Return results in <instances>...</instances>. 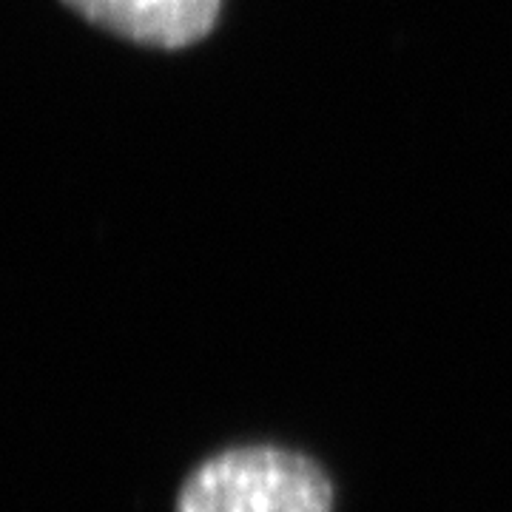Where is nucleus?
Here are the masks:
<instances>
[{
	"instance_id": "nucleus-1",
	"label": "nucleus",
	"mask_w": 512,
	"mask_h": 512,
	"mask_svg": "<svg viewBox=\"0 0 512 512\" xmlns=\"http://www.w3.org/2000/svg\"><path fill=\"white\" fill-rule=\"evenodd\" d=\"M333 481L305 453L245 444L197 464L180 487L177 512H333Z\"/></svg>"
},
{
	"instance_id": "nucleus-2",
	"label": "nucleus",
	"mask_w": 512,
	"mask_h": 512,
	"mask_svg": "<svg viewBox=\"0 0 512 512\" xmlns=\"http://www.w3.org/2000/svg\"><path fill=\"white\" fill-rule=\"evenodd\" d=\"M80 18L154 49H183L208 35L220 0H63Z\"/></svg>"
}]
</instances>
